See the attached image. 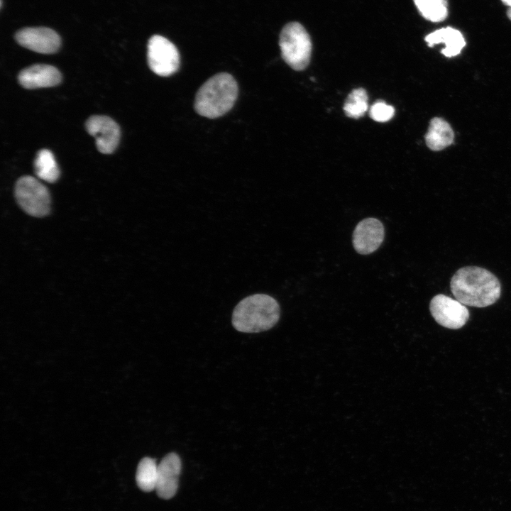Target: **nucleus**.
<instances>
[{
	"label": "nucleus",
	"mask_w": 511,
	"mask_h": 511,
	"mask_svg": "<svg viewBox=\"0 0 511 511\" xmlns=\"http://www.w3.org/2000/svg\"><path fill=\"white\" fill-rule=\"evenodd\" d=\"M278 302L265 294L248 296L238 302L232 314V325L238 331L258 333L273 327L280 318Z\"/></svg>",
	"instance_id": "nucleus-2"
},
{
	"label": "nucleus",
	"mask_w": 511,
	"mask_h": 511,
	"mask_svg": "<svg viewBox=\"0 0 511 511\" xmlns=\"http://www.w3.org/2000/svg\"><path fill=\"white\" fill-rule=\"evenodd\" d=\"M181 460L175 453H170L158 465V478L155 490L163 499L172 498L177 490L181 472Z\"/></svg>",
	"instance_id": "nucleus-11"
},
{
	"label": "nucleus",
	"mask_w": 511,
	"mask_h": 511,
	"mask_svg": "<svg viewBox=\"0 0 511 511\" xmlns=\"http://www.w3.org/2000/svg\"><path fill=\"white\" fill-rule=\"evenodd\" d=\"M279 45L283 60L291 68L300 71L308 66L312 45L308 33L300 23L291 22L283 27Z\"/></svg>",
	"instance_id": "nucleus-4"
},
{
	"label": "nucleus",
	"mask_w": 511,
	"mask_h": 511,
	"mask_svg": "<svg viewBox=\"0 0 511 511\" xmlns=\"http://www.w3.org/2000/svg\"><path fill=\"white\" fill-rule=\"evenodd\" d=\"M429 309L439 324L451 329L461 328L469 318V311L466 305L443 294L436 295L432 299Z\"/></svg>",
	"instance_id": "nucleus-7"
},
{
	"label": "nucleus",
	"mask_w": 511,
	"mask_h": 511,
	"mask_svg": "<svg viewBox=\"0 0 511 511\" xmlns=\"http://www.w3.org/2000/svg\"><path fill=\"white\" fill-rule=\"evenodd\" d=\"M395 114V109L383 101H376L369 110V115L372 119L378 122H386L391 119Z\"/></svg>",
	"instance_id": "nucleus-19"
},
{
	"label": "nucleus",
	"mask_w": 511,
	"mask_h": 511,
	"mask_svg": "<svg viewBox=\"0 0 511 511\" xmlns=\"http://www.w3.org/2000/svg\"><path fill=\"white\" fill-rule=\"evenodd\" d=\"M507 15L508 18L511 20V7L507 10Z\"/></svg>",
	"instance_id": "nucleus-21"
},
{
	"label": "nucleus",
	"mask_w": 511,
	"mask_h": 511,
	"mask_svg": "<svg viewBox=\"0 0 511 511\" xmlns=\"http://www.w3.org/2000/svg\"><path fill=\"white\" fill-rule=\"evenodd\" d=\"M504 4L511 7V0H501Z\"/></svg>",
	"instance_id": "nucleus-20"
},
{
	"label": "nucleus",
	"mask_w": 511,
	"mask_h": 511,
	"mask_svg": "<svg viewBox=\"0 0 511 511\" xmlns=\"http://www.w3.org/2000/svg\"><path fill=\"white\" fill-rule=\"evenodd\" d=\"M385 236L383 224L377 219L367 218L361 221L353 233V244L360 254L367 255L376 251Z\"/></svg>",
	"instance_id": "nucleus-10"
},
{
	"label": "nucleus",
	"mask_w": 511,
	"mask_h": 511,
	"mask_svg": "<svg viewBox=\"0 0 511 511\" xmlns=\"http://www.w3.org/2000/svg\"><path fill=\"white\" fill-rule=\"evenodd\" d=\"M87 132L95 138L98 150L110 154L116 148L120 139V128L110 117L92 116L85 124Z\"/></svg>",
	"instance_id": "nucleus-9"
},
{
	"label": "nucleus",
	"mask_w": 511,
	"mask_h": 511,
	"mask_svg": "<svg viewBox=\"0 0 511 511\" xmlns=\"http://www.w3.org/2000/svg\"><path fill=\"white\" fill-rule=\"evenodd\" d=\"M15 197L20 207L30 215L43 216L49 212V192L33 177L26 175L18 180L15 186Z\"/></svg>",
	"instance_id": "nucleus-5"
},
{
	"label": "nucleus",
	"mask_w": 511,
	"mask_h": 511,
	"mask_svg": "<svg viewBox=\"0 0 511 511\" xmlns=\"http://www.w3.org/2000/svg\"><path fill=\"white\" fill-rule=\"evenodd\" d=\"M35 173L38 178L48 182H55L60 170L53 153L48 149L39 150L34 160Z\"/></svg>",
	"instance_id": "nucleus-15"
},
{
	"label": "nucleus",
	"mask_w": 511,
	"mask_h": 511,
	"mask_svg": "<svg viewBox=\"0 0 511 511\" xmlns=\"http://www.w3.org/2000/svg\"><path fill=\"white\" fill-rule=\"evenodd\" d=\"M15 39L20 45L42 54L56 53L61 44L60 35L46 27L24 28L16 33Z\"/></svg>",
	"instance_id": "nucleus-8"
},
{
	"label": "nucleus",
	"mask_w": 511,
	"mask_h": 511,
	"mask_svg": "<svg viewBox=\"0 0 511 511\" xmlns=\"http://www.w3.org/2000/svg\"><path fill=\"white\" fill-rule=\"evenodd\" d=\"M454 138L451 126L444 119L434 118L425 136L427 146L432 150H441L450 145Z\"/></svg>",
	"instance_id": "nucleus-14"
},
{
	"label": "nucleus",
	"mask_w": 511,
	"mask_h": 511,
	"mask_svg": "<svg viewBox=\"0 0 511 511\" xmlns=\"http://www.w3.org/2000/svg\"><path fill=\"white\" fill-rule=\"evenodd\" d=\"M18 80L23 88L33 89L56 86L61 82L62 76L54 66L36 64L22 70Z\"/></svg>",
	"instance_id": "nucleus-12"
},
{
	"label": "nucleus",
	"mask_w": 511,
	"mask_h": 511,
	"mask_svg": "<svg viewBox=\"0 0 511 511\" xmlns=\"http://www.w3.org/2000/svg\"><path fill=\"white\" fill-rule=\"evenodd\" d=\"M150 69L161 77L175 73L180 67V54L176 46L166 38L155 35L148 40L147 52Z\"/></svg>",
	"instance_id": "nucleus-6"
},
{
	"label": "nucleus",
	"mask_w": 511,
	"mask_h": 511,
	"mask_svg": "<svg viewBox=\"0 0 511 511\" xmlns=\"http://www.w3.org/2000/svg\"><path fill=\"white\" fill-rule=\"evenodd\" d=\"M425 41L429 47L434 44L444 43L445 48L441 50V53L449 57L458 55L466 45L461 33L451 27L436 30L426 36Z\"/></svg>",
	"instance_id": "nucleus-13"
},
{
	"label": "nucleus",
	"mask_w": 511,
	"mask_h": 511,
	"mask_svg": "<svg viewBox=\"0 0 511 511\" xmlns=\"http://www.w3.org/2000/svg\"><path fill=\"white\" fill-rule=\"evenodd\" d=\"M450 288L456 300L474 307L492 305L501 295L498 278L490 271L478 266L459 268L451 278Z\"/></svg>",
	"instance_id": "nucleus-1"
},
{
	"label": "nucleus",
	"mask_w": 511,
	"mask_h": 511,
	"mask_svg": "<svg viewBox=\"0 0 511 511\" xmlns=\"http://www.w3.org/2000/svg\"><path fill=\"white\" fill-rule=\"evenodd\" d=\"M158 478V465L155 460L145 457L139 462L136 474V480L138 488L145 492L155 489Z\"/></svg>",
	"instance_id": "nucleus-16"
},
{
	"label": "nucleus",
	"mask_w": 511,
	"mask_h": 511,
	"mask_svg": "<svg viewBox=\"0 0 511 511\" xmlns=\"http://www.w3.org/2000/svg\"><path fill=\"white\" fill-rule=\"evenodd\" d=\"M421 15L432 22H441L448 15L446 0H414Z\"/></svg>",
	"instance_id": "nucleus-17"
},
{
	"label": "nucleus",
	"mask_w": 511,
	"mask_h": 511,
	"mask_svg": "<svg viewBox=\"0 0 511 511\" xmlns=\"http://www.w3.org/2000/svg\"><path fill=\"white\" fill-rule=\"evenodd\" d=\"M368 108V95L363 88L353 89L346 98L344 111L348 117L358 119L364 115Z\"/></svg>",
	"instance_id": "nucleus-18"
},
{
	"label": "nucleus",
	"mask_w": 511,
	"mask_h": 511,
	"mask_svg": "<svg viewBox=\"0 0 511 511\" xmlns=\"http://www.w3.org/2000/svg\"><path fill=\"white\" fill-rule=\"evenodd\" d=\"M238 84L229 73H218L198 89L194 99L196 112L204 117H220L231 109L238 97Z\"/></svg>",
	"instance_id": "nucleus-3"
}]
</instances>
